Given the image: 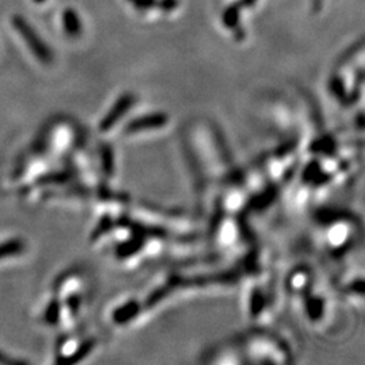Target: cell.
I'll use <instances>...</instances> for the list:
<instances>
[{"instance_id": "obj_4", "label": "cell", "mask_w": 365, "mask_h": 365, "mask_svg": "<svg viewBox=\"0 0 365 365\" xmlns=\"http://www.w3.org/2000/svg\"><path fill=\"white\" fill-rule=\"evenodd\" d=\"M14 24H15L16 30L24 36V38L26 39L27 43H29V45L31 43V48H33L34 53H37L38 56L43 57V56H45V49H43L42 43L39 45V42H37V37H36L33 29L29 27L26 22L24 21V18H15Z\"/></svg>"}, {"instance_id": "obj_3", "label": "cell", "mask_w": 365, "mask_h": 365, "mask_svg": "<svg viewBox=\"0 0 365 365\" xmlns=\"http://www.w3.org/2000/svg\"><path fill=\"white\" fill-rule=\"evenodd\" d=\"M168 119L163 114H156V115H145V117L133 119L130 123L123 129L125 134L134 135V134H141V133H148V131L160 130L167 125Z\"/></svg>"}, {"instance_id": "obj_2", "label": "cell", "mask_w": 365, "mask_h": 365, "mask_svg": "<svg viewBox=\"0 0 365 365\" xmlns=\"http://www.w3.org/2000/svg\"><path fill=\"white\" fill-rule=\"evenodd\" d=\"M324 240L325 248L330 253L342 255L346 249L352 248L353 244L356 245V227L353 226L352 220L339 218V220H330L325 223Z\"/></svg>"}, {"instance_id": "obj_1", "label": "cell", "mask_w": 365, "mask_h": 365, "mask_svg": "<svg viewBox=\"0 0 365 365\" xmlns=\"http://www.w3.org/2000/svg\"><path fill=\"white\" fill-rule=\"evenodd\" d=\"M222 351L240 352V363H288L291 353L284 344L265 331H256L225 345ZM237 359V357H235Z\"/></svg>"}, {"instance_id": "obj_5", "label": "cell", "mask_w": 365, "mask_h": 365, "mask_svg": "<svg viewBox=\"0 0 365 365\" xmlns=\"http://www.w3.org/2000/svg\"><path fill=\"white\" fill-rule=\"evenodd\" d=\"M37 1H42V0H37Z\"/></svg>"}]
</instances>
